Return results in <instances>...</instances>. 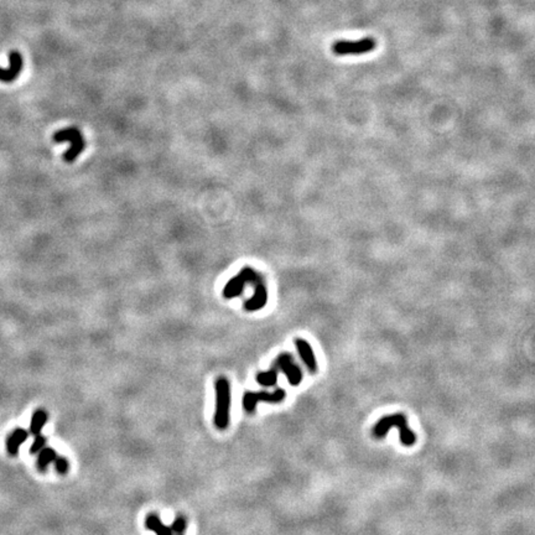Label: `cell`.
Here are the masks:
<instances>
[{
    "instance_id": "6da1fadb",
    "label": "cell",
    "mask_w": 535,
    "mask_h": 535,
    "mask_svg": "<svg viewBox=\"0 0 535 535\" xmlns=\"http://www.w3.org/2000/svg\"><path fill=\"white\" fill-rule=\"evenodd\" d=\"M216 409H214V425L218 430H226L230 421V384L225 377L217 378L216 384Z\"/></svg>"
},
{
    "instance_id": "7a4b0ae2",
    "label": "cell",
    "mask_w": 535,
    "mask_h": 535,
    "mask_svg": "<svg viewBox=\"0 0 535 535\" xmlns=\"http://www.w3.org/2000/svg\"><path fill=\"white\" fill-rule=\"evenodd\" d=\"M392 427H398L400 430V441L404 446H411L415 443L416 436L411 430H409L408 421L403 414H393L382 418L373 427V435L376 438H383Z\"/></svg>"
},
{
    "instance_id": "3957f363",
    "label": "cell",
    "mask_w": 535,
    "mask_h": 535,
    "mask_svg": "<svg viewBox=\"0 0 535 535\" xmlns=\"http://www.w3.org/2000/svg\"><path fill=\"white\" fill-rule=\"evenodd\" d=\"M54 141L59 144L68 143L70 146H68L67 152L63 154V160L70 164L83 153L84 146H86L83 135L77 127H68L56 132L54 134Z\"/></svg>"
},
{
    "instance_id": "277c9868",
    "label": "cell",
    "mask_w": 535,
    "mask_h": 535,
    "mask_svg": "<svg viewBox=\"0 0 535 535\" xmlns=\"http://www.w3.org/2000/svg\"><path fill=\"white\" fill-rule=\"evenodd\" d=\"M377 47V41L374 38H363L357 41L340 40L332 45V52L337 56H348V55H363L372 52Z\"/></svg>"
},
{
    "instance_id": "5b68a950",
    "label": "cell",
    "mask_w": 535,
    "mask_h": 535,
    "mask_svg": "<svg viewBox=\"0 0 535 535\" xmlns=\"http://www.w3.org/2000/svg\"><path fill=\"white\" fill-rule=\"evenodd\" d=\"M260 274L257 273L254 269L250 267H244L237 275L233 276L223 289V296L226 299H233L237 297L243 292L246 285L251 284Z\"/></svg>"
},
{
    "instance_id": "8992f818",
    "label": "cell",
    "mask_w": 535,
    "mask_h": 535,
    "mask_svg": "<svg viewBox=\"0 0 535 535\" xmlns=\"http://www.w3.org/2000/svg\"><path fill=\"white\" fill-rule=\"evenodd\" d=\"M287 397V393L284 389H276L274 393L268 392H247L243 397V408L247 413H253L255 410V406L260 401L265 403H280Z\"/></svg>"
},
{
    "instance_id": "52a82bcc",
    "label": "cell",
    "mask_w": 535,
    "mask_h": 535,
    "mask_svg": "<svg viewBox=\"0 0 535 535\" xmlns=\"http://www.w3.org/2000/svg\"><path fill=\"white\" fill-rule=\"evenodd\" d=\"M274 367L278 370H281L287 376V381L292 386H297L303 381V373L301 369L295 364L291 354H280L275 360Z\"/></svg>"
},
{
    "instance_id": "ba28073f",
    "label": "cell",
    "mask_w": 535,
    "mask_h": 535,
    "mask_svg": "<svg viewBox=\"0 0 535 535\" xmlns=\"http://www.w3.org/2000/svg\"><path fill=\"white\" fill-rule=\"evenodd\" d=\"M253 287H254V294L251 295V297L249 300H247L244 303V308L249 312H253V311L262 310L268 303V289L264 284V280L262 279V276H258L254 281H253Z\"/></svg>"
},
{
    "instance_id": "9c48e42d",
    "label": "cell",
    "mask_w": 535,
    "mask_h": 535,
    "mask_svg": "<svg viewBox=\"0 0 535 535\" xmlns=\"http://www.w3.org/2000/svg\"><path fill=\"white\" fill-rule=\"evenodd\" d=\"M22 65H24V61H22L21 54L18 51H11L9 54V67H0V81L5 82V83L15 81L17 77L21 73Z\"/></svg>"
},
{
    "instance_id": "30bf717a",
    "label": "cell",
    "mask_w": 535,
    "mask_h": 535,
    "mask_svg": "<svg viewBox=\"0 0 535 535\" xmlns=\"http://www.w3.org/2000/svg\"><path fill=\"white\" fill-rule=\"evenodd\" d=\"M295 346H296L297 352L300 354L301 360L305 363L307 369L310 370L311 373H316L319 367H317L316 358H315L314 351L311 348L310 344H308L307 341L304 340V338H296L295 340Z\"/></svg>"
},
{
    "instance_id": "8fae6325",
    "label": "cell",
    "mask_w": 535,
    "mask_h": 535,
    "mask_svg": "<svg viewBox=\"0 0 535 535\" xmlns=\"http://www.w3.org/2000/svg\"><path fill=\"white\" fill-rule=\"evenodd\" d=\"M29 438V433L24 429H17L14 430L13 433L9 435L8 440H6V450L10 455L15 456L18 455L20 450V446L25 442Z\"/></svg>"
},
{
    "instance_id": "7c38bea8",
    "label": "cell",
    "mask_w": 535,
    "mask_h": 535,
    "mask_svg": "<svg viewBox=\"0 0 535 535\" xmlns=\"http://www.w3.org/2000/svg\"><path fill=\"white\" fill-rule=\"evenodd\" d=\"M145 527L146 529H150L156 533V535H173L171 528L162 524L156 514H148L145 519Z\"/></svg>"
},
{
    "instance_id": "4fadbf2b",
    "label": "cell",
    "mask_w": 535,
    "mask_h": 535,
    "mask_svg": "<svg viewBox=\"0 0 535 535\" xmlns=\"http://www.w3.org/2000/svg\"><path fill=\"white\" fill-rule=\"evenodd\" d=\"M47 421V413L45 410H36L34 413L33 418H31V422H30V434L34 436L38 435L42 431L43 426Z\"/></svg>"
},
{
    "instance_id": "5bb4252c",
    "label": "cell",
    "mask_w": 535,
    "mask_h": 535,
    "mask_svg": "<svg viewBox=\"0 0 535 535\" xmlns=\"http://www.w3.org/2000/svg\"><path fill=\"white\" fill-rule=\"evenodd\" d=\"M57 457L56 452L51 447H43L40 452H38V467L40 471H46L47 466L51 462H54L55 459Z\"/></svg>"
},
{
    "instance_id": "9a60e30c",
    "label": "cell",
    "mask_w": 535,
    "mask_h": 535,
    "mask_svg": "<svg viewBox=\"0 0 535 535\" xmlns=\"http://www.w3.org/2000/svg\"><path fill=\"white\" fill-rule=\"evenodd\" d=\"M278 372L279 370L273 365V368L270 370L258 373L255 376V381L258 382V384H260L263 386H273L275 385L276 381H278Z\"/></svg>"
},
{
    "instance_id": "2e32d148",
    "label": "cell",
    "mask_w": 535,
    "mask_h": 535,
    "mask_svg": "<svg viewBox=\"0 0 535 535\" xmlns=\"http://www.w3.org/2000/svg\"><path fill=\"white\" fill-rule=\"evenodd\" d=\"M45 445H46V438L38 434V435L35 436V440H34L33 445L30 447V454H38L45 447Z\"/></svg>"
},
{
    "instance_id": "e0dca14e",
    "label": "cell",
    "mask_w": 535,
    "mask_h": 535,
    "mask_svg": "<svg viewBox=\"0 0 535 535\" xmlns=\"http://www.w3.org/2000/svg\"><path fill=\"white\" fill-rule=\"evenodd\" d=\"M55 467H56V471L59 475H66L68 472V470H70V463H68L67 459H65V457L57 456L55 459Z\"/></svg>"
},
{
    "instance_id": "ac0fdd59",
    "label": "cell",
    "mask_w": 535,
    "mask_h": 535,
    "mask_svg": "<svg viewBox=\"0 0 535 535\" xmlns=\"http://www.w3.org/2000/svg\"><path fill=\"white\" fill-rule=\"evenodd\" d=\"M185 529H186V520H185L184 516H177V518L175 519V522L172 523V527H171V530L175 533H177L178 535H181L184 534Z\"/></svg>"
}]
</instances>
